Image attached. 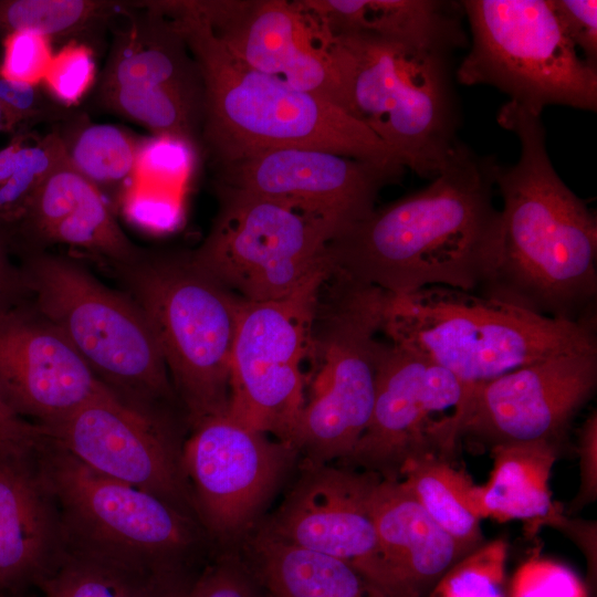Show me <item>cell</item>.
<instances>
[{
	"label": "cell",
	"mask_w": 597,
	"mask_h": 597,
	"mask_svg": "<svg viewBox=\"0 0 597 597\" xmlns=\"http://www.w3.org/2000/svg\"><path fill=\"white\" fill-rule=\"evenodd\" d=\"M496 163L459 142L427 186L335 237L327 245L329 266L389 294L432 285L480 294L501 252Z\"/></svg>",
	"instance_id": "cell-1"
},
{
	"label": "cell",
	"mask_w": 597,
	"mask_h": 597,
	"mask_svg": "<svg viewBox=\"0 0 597 597\" xmlns=\"http://www.w3.org/2000/svg\"><path fill=\"white\" fill-rule=\"evenodd\" d=\"M496 121L517 137L520 156L514 165H495L501 252L480 294L543 316L596 324V216L556 172L541 116L509 101Z\"/></svg>",
	"instance_id": "cell-2"
},
{
	"label": "cell",
	"mask_w": 597,
	"mask_h": 597,
	"mask_svg": "<svg viewBox=\"0 0 597 597\" xmlns=\"http://www.w3.org/2000/svg\"><path fill=\"white\" fill-rule=\"evenodd\" d=\"M181 31L205 86L200 150L216 171L262 153L307 148L405 169L364 123L336 104L237 59L191 1L158 0Z\"/></svg>",
	"instance_id": "cell-3"
},
{
	"label": "cell",
	"mask_w": 597,
	"mask_h": 597,
	"mask_svg": "<svg viewBox=\"0 0 597 597\" xmlns=\"http://www.w3.org/2000/svg\"><path fill=\"white\" fill-rule=\"evenodd\" d=\"M380 332L472 388L553 356L597 352L596 324L442 285L388 293Z\"/></svg>",
	"instance_id": "cell-4"
},
{
	"label": "cell",
	"mask_w": 597,
	"mask_h": 597,
	"mask_svg": "<svg viewBox=\"0 0 597 597\" xmlns=\"http://www.w3.org/2000/svg\"><path fill=\"white\" fill-rule=\"evenodd\" d=\"M347 112L405 168L432 179L460 142L452 53L367 33L332 38Z\"/></svg>",
	"instance_id": "cell-5"
},
{
	"label": "cell",
	"mask_w": 597,
	"mask_h": 597,
	"mask_svg": "<svg viewBox=\"0 0 597 597\" xmlns=\"http://www.w3.org/2000/svg\"><path fill=\"white\" fill-rule=\"evenodd\" d=\"M22 272L31 306L63 333L103 385L138 411L174 423L169 410L180 404L164 356L126 292L46 251L27 253Z\"/></svg>",
	"instance_id": "cell-6"
},
{
	"label": "cell",
	"mask_w": 597,
	"mask_h": 597,
	"mask_svg": "<svg viewBox=\"0 0 597 597\" xmlns=\"http://www.w3.org/2000/svg\"><path fill=\"white\" fill-rule=\"evenodd\" d=\"M112 270L151 326L189 426L227 412L241 298L191 253L144 250Z\"/></svg>",
	"instance_id": "cell-7"
},
{
	"label": "cell",
	"mask_w": 597,
	"mask_h": 597,
	"mask_svg": "<svg viewBox=\"0 0 597 597\" xmlns=\"http://www.w3.org/2000/svg\"><path fill=\"white\" fill-rule=\"evenodd\" d=\"M35 458L57 506L65 547L155 574L184 568L208 538L193 516L95 471L48 438Z\"/></svg>",
	"instance_id": "cell-8"
},
{
	"label": "cell",
	"mask_w": 597,
	"mask_h": 597,
	"mask_svg": "<svg viewBox=\"0 0 597 597\" xmlns=\"http://www.w3.org/2000/svg\"><path fill=\"white\" fill-rule=\"evenodd\" d=\"M469 52L458 83L493 86L534 115L549 105L597 111V67L565 34L552 0H463Z\"/></svg>",
	"instance_id": "cell-9"
},
{
	"label": "cell",
	"mask_w": 597,
	"mask_h": 597,
	"mask_svg": "<svg viewBox=\"0 0 597 597\" xmlns=\"http://www.w3.org/2000/svg\"><path fill=\"white\" fill-rule=\"evenodd\" d=\"M219 207L195 262L239 298L289 296L327 270V223L283 202L217 182Z\"/></svg>",
	"instance_id": "cell-10"
},
{
	"label": "cell",
	"mask_w": 597,
	"mask_h": 597,
	"mask_svg": "<svg viewBox=\"0 0 597 597\" xmlns=\"http://www.w3.org/2000/svg\"><path fill=\"white\" fill-rule=\"evenodd\" d=\"M111 30L96 104L199 150L205 86L179 28L153 1H126Z\"/></svg>",
	"instance_id": "cell-11"
},
{
	"label": "cell",
	"mask_w": 597,
	"mask_h": 597,
	"mask_svg": "<svg viewBox=\"0 0 597 597\" xmlns=\"http://www.w3.org/2000/svg\"><path fill=\"white\" fill-rule=\"evenodd\" d=\"M387 294L334 269L321 286L302 419L322 437L356 436L370 419Z\"/></svg>",
	"instance_id": "cell-12"
},
{
	"label": "cell",
	"mask_w": 597,
	"mask_h": 597,
	"mask_svg": "<svg viewBox=\"0 0 597 597\" xmlns=\"http://www.w3.org/2000/svg\"><path fill=\"white\" fill-rule=\"evenodd\" d=\"M472 389L437 364L383 343L370 419L341 465L399 481L415 461L448 459L462 437Z\"/></svg>",
	"instance_id": "cell-13"
},
{
	"label": "cell",
	"mask_w": 597,
	"mask_h": 597,
	"mask_svg": "<svg viewBox=\"0 0 597 597\" xmlns=\"http://www.w3.org/2000/svg\"><path fill=\"white\" fill-rule=\"evenodd\" d=\"M328 271L283 298L240 303L228 412L289 446L305 404L303 363L310 350L320 290Z\"/></svg>",
	"instance_id": "cell-14"
},
{
	"label": "cell",
	"mask_w": 597,
	"mask_h": 597,
	"mask_svg": "<svg viewBox=\"0 0 597 597\" xmlns=\"http://www.w3.org/2000/svg\"><path fill=\"white\" fill-rule=\"evenodd\" d=\"M181 447L195 515L208 538L239 547L297 453L228 411L199 422Z\"/></svg>",
	"instance_id": "cell-15"
},
{
	"label": "cell",
	"mask_w": 597,
	"mask_h": 597,
	"mask_svg": "<svg viewBox=\"0 0 597 597\" xmlns=\"http://www.w3.org/2000/svg\"><path fill=\"white\" fill-rule=\"evenodd\" d=\"M43 429L49 440L95 471L151 493L197 520L172 423L138 411L105 388Z\"/></svg>",
	"instance_id": "cell-16"
},
{
	"label": "cell",
	"mask_w": 597,
	"mask_h": 597,
	"mask_svg": "<svg viewBox=\"0 0 597 597\" xmlns=\"http://www.w3.org/2000/svg\"><path fill=\"white\" fill-rule=\"evenodd\" d=\"M379 476L331 464H302L300 478L260 527L295 546L357 569L389 597H401L370 513Z\"/></svg>",
	"instance_id": "cell-17"
},
{
	"label": "cell",
	"mask_w": 597,
	"mask_h": 597,
	"mask_svg": "<svg viewBox=\"0 0 597 597\" xmlns=\"http://www.w3.org/2000/svg\"><path fill=\"white\" fill-rule=\"evenodd\" d=\"M596 385L597 352L528 364L472 389L461 434L492 447L533 441L558 444Z\"/></svg>",
	"instance_id": "cell-18"
},
{
	"label": "cell",
	"mask_w": 597,
	"mask_h": 597,
	"mask_svg": "<svg viewBox=\"0 0 597 597\" xmlns=\"http://www.w3.org/2000/svg\"><path fill=\"white\" fill-rule=\"evenodd\" d=\"M402 172L331 151L287 148L228 165L217 170V182L283 202L327 223L337 237L367 218L380 189Z\"/></svg>",
	"instance_id": "cell-19"
},
{
	"label": "cell",
	"mask_w": 597,
	"mask_h": 597,
	"mask_svg": "<svg viewBox=\"0 0 597 597\" xmlns=\"http://www.w3.org/2000/svg\"><path fill=\"white\" fill-rule=\"evenodd\" d=\"M196 11L245 65L347 112L339 73L320 25L296 2L196 1ZM352 115V114H350Z\"/></svg>",
	"instance_id": "cell-20"
},
{
	"label": "cell",
	"mask_w": 597,
	"mask_h": 597,
	"mask_svg": "<svg viewBox=\"0 0 597 597\" xmlns=\"http://www.w3.org/2000/svg\"><path fill=\"white\" fill-rule=\"evenodd\" d=\"M105 388L63 333L32 306L0 312V395L20 416L46 428Z\"/></svg>",
	"instance_id": "cell-21"
},
{
	"label": "cell",
	"mask_w": 597,
	"mask_h": 597,
	"mask_svg": "<svg viewBox=\"0 0 597 597\" xmlns=\"http://www.w3.org/2000/svg\"><path fill=\"white\" fill-rule=\"evenodd\" d=\"M9 232L17 235L25 254L64 244L101 260L111 269L129 264L144 252L123 231L101 193L65 156L41 185L24 217Z\"/></svg>",
	"instance_id": "cell-22"
},
{
	"label": "cell",
	"mask_w": 597,
	"mask_h": 597,
	"mask_svg": "<svg viewBox=\"0 0 597 597\" xmlns=\"http://www.w3.org/2000/svg\"><path fill=\"white\" fill-rule=\"evenodd\" d=\"M64 548L57 506L36 467L0 457V591L36 584Z\"/></svg>",
	"instance_id": "cell-23"
},
{
	"label": "cell",
	"mask_w": 597,
	"mask_h": 597,
	"mask_svg": "<svg viewBox=\"0 0 597 597\" xmlns=\"http://www.w3.org/2000/svg\"><path fill=\"white\" fill-rule=\"evenodd\" d=\"M369 506L401 597H425L467 555L400 481L378 478Z\"/></svg>",
	"instance_id": "cell-24"
},
{
	"label": "cell",
	"mask_w": 597,
	"mask_h": 597,
	"mask_svg": "<svg viewBox=\"0 0 597 597\" xmlns=\"http://www.w3.org/2000/svg\"><path fill=\"white\" fill-rule=\"evenodd\" d=\"M241 558L272 597H389L347 563L279 540L255 526Z\"/></svg>",
	"instance_id": "cell-25"
},
{
	"label": "cell",
	"mask_w": 597,
	"mask_h": 597,
	"mask_svg": "<svg viewBox=\"0 0 597 597\" xmlns=\"http://www.w3.org/2000/svg\"><path fill=\"white\" fill-rule=\"evenodd\" d=\"M558 444L547 441L492 447L493 469L488 482L475 485L473 501L481 519L562 524L552 501L549 479Z\"/></svg>",
	"instance_id": "cell-26"
},
{
	"label": "cell",
	"mask_w": 597,
	"mask_h": 597,
	"mask_svg": "<svg viewBox=\"0 0 597 597\" xmlns=\"http://www.w3.org/2000/svg\"><path fill=\"white\" fill-rule=\"evenodd\" d=\"M70 165L105 199L114 213L137 185L139 138L112 124H97L74 109L52 126Z\"/></svg>",
	"instance_id": "cell-27"
},
{
	"label": "cell",
	"mask_w": 597,
	"mask_h": 597,
	"mask_svg": "<svg viewBox=\"0 0 597 597\" xmlns=\"http://www.w3.org/2000/svg\"><path fill=\"white\" fill-rule=\"evenodd\" d=\"M460 1L360 0L353 33L454 52L469 45Z\"/></svg>",
	"instance_id": "cell-28"
},
{
	"label": "cell",
	"mask_w": 597,
	"mask_h": 597,
	"mask_svg": "<svg viewBox=\"0 0 597 597\" xmlns=\"http://www.w3.org/2000/svg\"><path fill=\"white\" fill-rule=\"evenodd\" d=\"M399 481L465 554L485 542L473 501L475 484L448 459L415 461L405 468Z\"/></svg>",
	"instance_id": "cell-29"
},
{
	"label": "cell",
	"mask_w": 597,
	"mask_h": 597,
	"mask_svg": "<svg viewBox=\"0 0 597 597\" xmlns=\"http://www.w3.org/2000/svg\"><path fill=\"white\" fill-rule=\"evenodd\" d=\"M126 1L0 0V42L13 32L28 31L51 41L78 42L94 51Z\"/></svg>",
	"instance_id": "cell-30"
},
{
	"label": "cell",
	"mask_w": 597,
	"mask_h": 597,
	"mask_svg": "<svg viewBox=\"0 0 597 597\" xmlns=\"http://www.w3.org/2000/svg\"><path fill=\"white\" fill-rule=\"evenodd\" d=\"M156 574L65 547L35 585L44 597H148Z\"/></svg>",
	"instance_id": "cell-31"
},
{
	"label": "cell",
	"mask_w": 597,
	"mask_h": 597,
	"mask_svg": "<svg viewBox=\"0 0 597 597\" xmlns=\"http://www.w3.org/2000/svg\"><path fill=\"white\" fill-rule=\"evenodd\" d=\"M64 156L54 129L40 137L31 134L22 145L11 177L0 188V232L3 235L21 221L41 185Z\"/></svg>",
	"instance_id": "cell-32"
},
{
	"label": "cell",
	"mask_w": 597,
	"mask_h": 597,
	"mask_svg": "<svg viewBox=\"0 0 597 597\" xmlns=\"http://www.w3.org/2000/svg\"><path fill=\"white\" fill-rule=\"evenodd\" d=\"M95 51L83 43L70 42L52 56L42 86L57 104L73 108L95 81Z\"/></svg>",
	"instance_id": "cell-33"
},
{
	"label": "cell",
	"mask_w": 597,
	"mask_h": 597,
	"mask_svg": "<svg viewBox=\"0 0 597 597\" xmlns=\"http://www.w3.org/2000/svg\"><path fill=\"white\" fill-rule=\"evenodd\" d=\"M509 597H588L578 575L566 565L538 555L515 570Z\"/></svg>",
	"instance_id": "cell-34"
},
{
	"label": "cell",
	"mask_w": 597,
	"mask_h": 597,
	"mask_svg": "<svg viewBox=\"0 0 597 597\" xmlns=\"http://www.w3.org/2000/svg\"><path fill=\"white\" fill-rule=\"evenodd\" d=\"M0 103L6 108L15 133L46 122L52 126L72 115L74 108L54 102L42 84L9 81L0 76Z\"/></svg>",
	"instance_id": "cell-35"
},
{
	"label": "cell",
	"mask_w": 597,
	"mask_h": 597,
	"mask_svg": "<svg viewBox=\"0 0 597 597\" xmlns=\"http://www.w3.org/2000/svg\"><path fill=\"white\" fill-rule=\"evenodd\" d=\"M198 149L187 140L169 135L139 138L137 175L140 179L176 181L185 178Z\"/></svg>",
	"instance_id": "cell-36"
},
{
	"label": "cell",
	"mask_w": 597,
	"mask_h": 597,
	"mask_svg": "<svg viewBox=\"0 0 597 597\" xmlns=\"http://www.w3.org/2000/svg\"><path fill=\"white\" fill-rule=\"evenodd\" d=\"M52 41L38 33L21 31L3 38L0 76L2 78L41 84L52 60Z\"/></svg>",
	"instance_id": "cell-37"
},
{
	"label": "cell",
	"mask_w": 597,
	"mask_h": 597,
	"mask_svg": "<svg viewBox=\"0 0 597 597\" xmlns=\"http://www.w3.org/2000/svg\"><path fill=\"white\" fill-rule=\"evenodd\" d=\"M254 583L255 578L241 556L226 549L191 582L187 597H262Z\"/></svg>",
	"instance_id": "cell-38"
},
{
	"label": "cell",
	"mask_w": 597,
	"mask_h": 597,
	"mask_svg": "<svg viewBox=\"0 0 597 597\" xmlns=\"http://www.w3.org/2000/svg\"><path fill=\"white\" fill-rule=\"evenodd\" d=\"M563 30L583 59L597 67V1L552 0Z\"/></svg>",
	"instance_id": "cell-39"
},
{
	"label": "cell",
	"mask_w": 597,
	"mask_h": 597,
	"mask_svg": "<svg viewBox=\"0 0 597 597\" xmlns=\"http://www.w3.org/2000/svg\"><path fill=\"white\" fill-rule=\"evenodd\" d=\"M126 217L136 226L147 230L163 231L172 228L179 209L167 193L150 189L139 181L122 205Z\"/></svg>",
	"instance_id": "cell-40"
},
{
	"label": "cell",
	"mask_w": 597,
	"mask_h": 597,
	"mask_svg": "<svg viewBox=\"0 0 597 597\" xmlns=\"http://www.w3.org/2000/svg\"><path fill=\"white\" fill-rule=\"evenodd\" d=\"M45 439L43 427L20 416L0 395V457L32 459Z\"/></svg>",
	"instance_id": "cell-41"
},
{
	"label": "cell",
	"mask_w": 597,
	"mask_h": 597,
	"mask_svg": "<svg viewBox=\"0 0 597 597\" xmlns=\"http://www.w3.org/2000/svg\"><path fill=\"white\" fill-rule=\"evenodd\" d=\"M580 484L570 510H579L597 496V413L593 411L579 430L578 439Z\"/></svg>",
	"instance_id": "cell-42"
},
{
	"label": "cell",
	"mask_w": 597,
	"mask_h": 597,
	"mask_svg": "<svg viewBox=\"0 0 597 597\" xmlns=\"http://www.w3.org/2000/svg\"><path fill=\"white\" fill-rule=\"evenodd\" d=\"M27 292L22 270L15 269L7 253V241L0 232V312L17 306L18 298Z\"/></svg>",
	"instance_id": "cell-43"
},
{
	"label": "cell",
	"mask_w": 597,
	"mask_h": 597,
	"mask_svg": "<svg viewBox=\"0 0 597 597\" xmlns=\"http://www.w3.org/2000/svg\"><path fill=\"white\" fill-rule=\"evenodd\" d=\"M190 584L184 568L160 572L154 576L148 597H187Z\"/></svg>",
	"instance_id": "cell-44"
},
{
	"label": "cell",
	"mask_w": 597,
	"mask_h": 597,
	"mask_svg": "<svg viewBox=\"0 0 597 597\" xmlns=\"http://www.w3.org/2000/svg\"><path fill=\"white\" fill-rule=\"evenodd\" d=\"M31 134L32 132L29 129L18 130L12 135L10 142L0 148V188L11 177L19 150Z\"/></svg>",
	"instance_id": "cell-45"
},
{
	"label": "cell",
	"mask_w": 597,
	"mask_h": 597,
	"mask_svg": "<svg viewBox=\"0 0 597 597\" xmlns=\"http://www.w3.org/2000/svg\"><path fill=\"white\" fill-rule=\"evenodd\" d=\"M11 133L12 135L15 133V128L6 111L3 105L0 103V133Z\"/></svg>",
	"instance_id": "cell-46"
},
{
	"label": "cell",
	"mask_w": 597,
	"mask_h": 597,
	"mask_svg": "<svg viewBox=\"0 0 597 597\" xmlns=\"http://www.w3.org/2000/svg\"><path fill=\"white\" fill-rule=\"evenodd\" d=\"M0 597H30V596H24L21 594V590H19V591H0Z\"/></svg>",
	"instance_id": "cell-47"
},
{
	"label": "cell",
	"mask_w": 597,
	"mask_h": 597,
	"mask_svg": "<svg viewBox=\"0 0 597 597\" xmlns=\"http://www.w3.org/2000/svg\"><path fill=\"white\" fill-rule=\"evenodd\" d=\"M262 597H272L269 593L265 591L264 595H262Z\"/></svg>",
	"instance_id": "cell-48"
}]
</instances>
